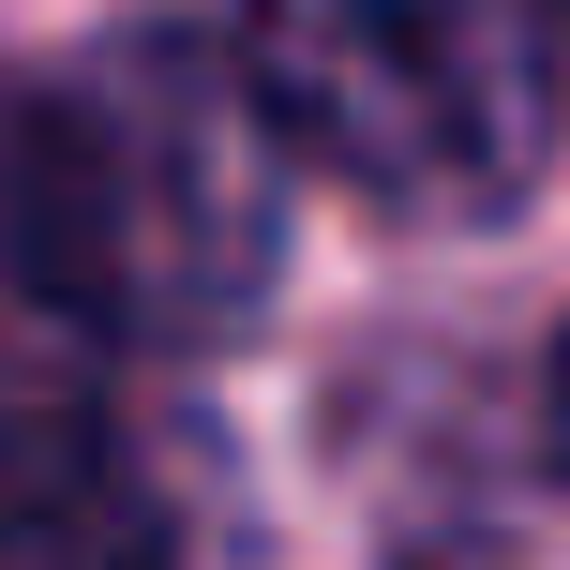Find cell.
<instances>
[{
	"label": "cell",
	"instance_id": "obj_1",
	"mask_svg": "<svg viewBox=\"0 0 570 570\" xmlns=\"http://www.w3.org/2000/svg\"><path fill=\"white\" fill-rule=\"evenodd\" d=\"M285 271V136L196 30L0 76V285L76 331L226 345Z\"/></svg>",
	"mask_w": 570,
	"mask_h": 570
},
{
	"label": "cell",
	"instance_id": "obj_2",
	"mask_svg": "<svg viewBox=\"0 0 570 570\" xmlns=\"http://www.w3.org/2000/svg\"><path fill=\"white\" fill-rule=\"evenodd\" d=\"M240 76L285 166L405 226H481L556 166L570 60L541 0H240Z\"/></svg>",
	"mask_w": 570,
	"mask_h": 570
},
{
	"label": "cell",
	"instance_id": "obj_3",
	"mask_svg": "<svg viewBox=\"0 0 570 570\" xmlns=\"http://www.w3.org/2000/svg\"><path fill=\"white\" fill-rule=\"evenodd\" d=\"M0 570H180L136 435L90 391H0Z\"/></svg>",
	"mask_w": 570,
	"mask_h": 570
},
{
	"label": "cell",
	"instance_id": "obj_4",
	"mask_svg": "<svg viewBox=\"0 0 570 570\" xmlns=\"http://www.w3.org/2000/svg\"><path fill=\"white\" fill-rule=\"evenodd\" d=\"M541 451H556V481H570V331H556V375H541Z\"/></svg>",
	"mask_w": 570,
	"mask_h": 570
},
{
	"label": "cell",
	"instance_id": "obj_5",
	"mask_svg": "<svg viewBox=\"0 0 570 570\" xmlns=\"http://www.w3.org/2000/svg\"><path fill=\"white\" fill-rule=\"evenodd\" d=\"M541 16H556V60H570V0H541Z\"/></svg>",
	"mask_w": 570,
	"mask_h": 570
}]
</instances>
